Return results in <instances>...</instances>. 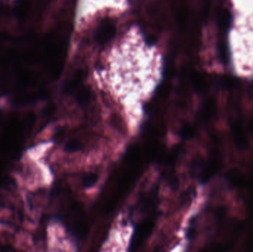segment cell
Wrapping results in <instances>:
<instances>
[{
  "instance_id": "6da1fadb",
  "label": "cell",
  "mask_w": 253,
  "mask_h": 252,
  "mask_svg": "<svg viewBox=\"0 0 253 252\" xmlns=\"http://www.w3.org/2000/svg\"><path fill=\"white\" fill-rule=\"evenodd\" d=\"M162 65L155 47L141 33L133 31L111 50L105 73L117 95L140 98L154 89L160 78Z\"/></svg>"
},
{
  "instance_id": "7a4b0ae2",
  "label": "cell",
  "mask_w": 253,
  "mask_h": 252,
  "mask_svg": "<svg viewBox=\"0 0 253 252\" xmlns=\"http://www.w3.org/2000/svg\"><path fill=\"white\" fill-rule=\"evenodd\" d=\"M233 135L236 146L244 149L248 145V138L243 126L236 123L233 127Z\"/></svg>"
}]
</instances>
